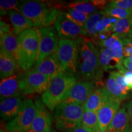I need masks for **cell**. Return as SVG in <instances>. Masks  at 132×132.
Returning a JSON list of instances; mask_svg holds the SVG:
<instances>
[{
    "label": "cell",
    "mask_w": 132,
    "mask_h": 132,
    "mask_svg": "<svg viewBox=\"0 0 132 132\" xmlns=\"http://www.w3.org/2000/svg\"><path fill=\"white\" fill-rule=\"evenodd\" d=\"M20 12L40 27H48L55 23L59 11L51 3L24 1L20 4Z\"/></svg>",
    "instance_id": "3"
},
{
    "label": "cell",
    "mask_w": 132,
    "mask_h": 132,
    "mask_svg": "<svg viewBox=\"0 0 132 132\" xmlns=\"http://www.w3.org/2000/svg\"><path fill=\"white\" fill-rule=\"evenodd\" d=\"M56 53L65 72L76 74L78 57V39H59Z\"/></svg>",
    "instance_id": "8"
},
{
    "label": "cell",
    "mask_w": 132,
    "mask_h": 132,
    "mask_svg": "<svg viewBox=\"0 0 132 132\" xmlns=\"http://www.w3.org/2000/svg\"><path fill=\"white\" fill-rule=\"evenodd\" d=\"M54 28L61 39L75 40L85 36L84 29L69 19L64 12H59L54 23Z\"/></svg>",
    "instance_id": "10"
},
{
    "label": "cell",
    "mask_w": 132,
    "mask_h": 132,
    "mask_svg": "<svg viewBox=\"0 0 132 132\" xmlns=\"http://www.w3.org/2000/svg\"><path fill=\"white\" fill-rule=\"evenodd\" d=\"M111 73L114 77L117 85H118L122 94L127 98H129L128 95H129L130 89L125 82L123 75L119 72H111Z\"/></svg>",
    "instance_id": "31"
},
{
    "label": "cell",
    "mask_w": 132,
    "mask_h": 132,
    "mask_svg": "<svg viewBox=\"0 0 132 132\" xmlns=\"http://www.w3.org/2000/svg\"><path fill=\"white\" fill-rule=\"evenodd\" d=\"M41 39L38 54L34 67H37L46 58L56 53L58 48V35L54 27H45L40 28Z\"/></svg>",
    "instance_id": "9"
},
{
    "label": "cell",
    "mask_w": 132,
    "mask_h": 132,
    "mask_svg": "<svg viewBox=\"0 0 132 132\" xmlns=\"http://www.w3.org/2000/svg\"><path fill=\"white\" fill-rule=\"evenodd\" d=\"M67 9H73L78 12L90 15L97 11L96 7L90 1H76L71 2L67 5Z\"/></svg>",
    "instance_id": "27"
},
{
    "label": "cell",
    "mask_w": 132,
    "mask_h": 132,
    "mask_svg": "<svg viewBox=\"0 0 132 132\" xmlns=\"http://www.w3.org/2000/svg\"><path fill=\"white\" fill-rule=\"evenodd\" d=\"M100 61L103 70L108 71L118 67L122 64L117 57L113 48H101L100 51Z\"/></svg>",
    "instance_id": "23"
},
{
    "label": "cell",
    "mask_w": 132,
    "mask_h": 132,
    "mask_svg": "<svg viewBox=\"0 0 132 132\" xmlns=\"http://www.w3.org/2000/svg\"><path fill=\"white\" fill-rule=\"evenodd\" d=\"M36 114L31 130L36 132H50L52 130V117L45 108L44 103L36 97L35 100Z\"/></svg>",
    "instance_id": "14"
},
{
    "label": "cell",
    "mask_w": 132,
    "mask_h": 132,
    "mask_svg": "<svg viewBox=\"0 0 132 132\" xmlns=\"http://www.w3.org/2000/svg\"><path fill=\"white\" fill-rule=\"evenodd\" d=\"M131 37H132V31H131Z\"/></svg>",
    "instance_id": "46"
},
{
    "label": "cell",
    "mask_w": 132,
    "mask_h": 132,
    "mask_svg": "<svg viewBox=\"0 0 132 132\" xmlns=\"http://www.w3.org/2000/svg\"><path fill=\"white\" fill-rule=\"evenodd\" d=\"M50 132H57V131H55V130H51L50 131Z\"/></svg>",
    "instance_id": "45"
},
{
    "label": "cell",
    "mask_w": 132,
    "mask_h": 132,
    "mask_svg": "<svg viewBox=\"0 0 132 132\" xmlns=\"http://www.w3.org/2000/svg\"><path fill=\"white\" fill-rule=\"evenodd\" d=\"M100 52L89 38L82 36L78 39V57L76 76L81 81L100 82L103 76Z\"/></svg>",
    "instance_id": "1"
},
{
    "label": "cell",
    "mask_w": 132,
    "mask_h": 132,
    "mask_svg": "<svg viewBox=\"0 0 132 132\" xmlns=\"http://www.w3.org/2000/svg\"><path fill=\"white\" fill-rule=\"evenodd\" d=\"M106 16L104 11H96V12L89 16L88 19L86 23L84 31L85 36L89 38L94 44L98 36V32L96 31V26L101 20Z\"/></svg>",
    "instance_id": "22"
},
{
    "label": "cell",
    "mask_w": 132,
    "mask_h": 132,
    "mask_svg": "<svg viewBox=\"0 0 132 132\" xmlns=\"http://www.w3.org/2000/svg\"><path fill=\"white\" fill-rule=\"evenodd\" d=\"M27 132H36V131H34V130H28V131Z\"/></svg>",
    "instance_id": "42"
},
{
    "label": "cell",
    "mask_w": 132,
    "mask_h": 132,
    "mask_svg": "<svg viewBox=\"0 0 132 132\" xmlns=\"http://www.w3.org/2000/svg\"><path fill=\"white\" fill-rule=\"evenodd\" d=\"M21 74L14 75L12 77L3 79L0 84L1 100L10 97H19L21 94L20 80Z\"/></svg>",
    "instance_id": "18"
},
{
    "label": "cell",
    "mask_w": 132,
    "mask_h": 132,
    "mask_svg": "<svg viewBox=\"0 0 132 132\" xmlns=\"http://www.w3.org/2000/svg\"><path fill=\"white\" fill-rule=\"evenodd\" d=\"M129 59H130V61H131V62H132V54H131V56H130V57H129Z\"/></svg>",
    "instance_id": "43"
},
{
    "label": "cell",
    "mask_w": 132,
    "mask_h": 132,
    "mask_svg": "<svg viewBox=\"0 0 132 132\" xmlns=\"http://www.w3.org/2000/svg\"><path fill=\"white\" fill-rule=\"evenodd\" d=\"M112 31L120 39H132V18L118 19L113 25Z\"/></svg>",
    "instance_id": "24"
},
{
    "label": "cell",
    "mask_w": 132,
    "mask_h": 132,
    "mask_svg": "<svg viewBox=\"0 0 132 132\" xmlns=\"http://www.w3.org/2000/svg\"><path fill=\"white\" fill-rule=\"evenodd\" d=\"M84 109L82 105L62 103L54 112L55 125L57 129L70 132L81 125Z\"/></svg>",
    "instance_id": "4"
},
{
    "label": "cell",
    "mask_w": 132,
    "mask_h": 132,
    "mask_svg": "<svg viewBox=\"0 0 132 132\" xmlns=\"http://www.w3.org/2000/svg\"><path fill=\"white\" fill-rule=\"evenodd\" d=\"M106 15L114 17L117 19H123L132 18V11L120 9L118 7H111L107 5L104 9Z\"/></svg>",
    "instance_id": "28"
},
{
    "label": "cell",
    "mask_w": 132,
    "mask_h": 132,
    "mask_svg": "<svg viewBox=\"0 0 132 132\" xmlns=\"http://www.w3.org/2000/svg\"><path fill=\"white\" fill-rule=\"evenodd\" d=\"M1 132H9V131H3V130H1ZM15 132H26V131H15Z\"/></svg>",
    "instance_id": "44"
},
{
    "label": "cell",
    "mask_w": 132,
    "mask_h": 132,
    "mask_svg": "<svg viewBox=\"0 0 132 132\" xmlns=\"http://www.w3.org/2000/svg\"><path fill=\"white\" fill-rule=\"evenodd\" d=\"M20 4L18 1L15 0H1L0 7H1V15L7 14L9 11H16L20 12Z\"/></svg>",
    "instance_id": "30"
},
{
    "label": "cell",
    "mask_w": 132,
    "mask_h": 132,
    "mask_svg": "<svg viewBox=\"0 0 132 132\" xmlns=\"http://www.w3.org/2000/svg\"><path fill=\"white\" fill-rule=\"evenodd\" d=\"M70 132H89V131H88L87 130H85L84 128H82L81 125V126L78 127H77V128H76L75 129L72 130V131H70Z\"/></svg>",
    "instance_id": "39"
},
{
    "label": "cell",
    "mask_w": 132,
    "mask_h": 132,
    "mask_svg": "<svg viewBox=\"0 0 132 132\" xmlns=\"http://www.w3.org/2000/svg\"><path fill=\"white\" fill-rule=\"evenodd\" d=\"M24 100L21 97H10L1 100L0 112L3 120H12L17 115L22 108Z\"/></svg>",
    "instance_id": "17"
},
{
    "label": "cell",
    "mask_w": 132,
    "mask_h": 132,
    "mask_svg": "<svg viewBox=\"0 0 132 132\" xmlns=\"http://www.w3.org/2000/svg\"><path fill=\"white\" fill-rule=\"evenodd\" d=\"M130 119L125 106L119 108L109 125V132H125L131 125L130 124Z\"/></svg>",
    "instance_id": "19"
},
{
    "label": "cell",
    "mask_w": 132,
    "mask_h": 132,
    "mask_svg": "<svg viewBox=\"0 0 132 132\" xmlns=\"http://www.w3.org/2000/svg\"><path fill=\"white\" fill-rule=\"evenodd\" d=\"M52 79L34 69L21 73L20 87L24 95L43 94L47 90Z\"/></svg>",
    "instance_id": "6"
},
{
    "label": "cell",
    "mask_w": 132,
    "mask_h": 132,
    "mask_svg": "<svg viewBox=\"0 0 132 132\" xmlns=\"http://www.w3.org/2000/svg\"><path fill=\"white\" fill-rule=\"evenodd\" d=\"M105 86L108 95L113 100H116L121 103L123 100L127 99L126 97H125L122 94L117 85L114 77L111 73L110 74L108 80H106V83L105 84Z\"/></svg>",
    "instance_id": "26"
},
{
    "label": "cell",
    "mask_w": 132,
    "mask_h": 132,
    "mask_svg": "<svg viewBox=\"0 0 132 132\" xmlns=\"http://www.w3.org/2000/svg\"><path fill=\"white\" fill-rule=\"evenodd\" d=\"M120 105V102L111 100L98 110L97 115L100 130L105 131L108 130L112 120L119 110Z\"/></svg>",
    "instance_id": "16"
},
{
    "label": "cell",
    "mask_w": 132,
    "mask_h": 132,
    "mask_svg": "<svg viewBox=\"0 0 132 132\" xmlns=\"http://www.w3.org/2000/svg\"><path fill=\"white\" fill-rule=\"evenodd\" d=\"M117 68L118 69L119 72L123 75L125 82L130 89H132V72L125 69L122 64H120Z\"/></svg>",
    "instance_id": "33"
},
{
    "label": "cell",
    "mask_w": 132,
    "mask_h": 132,
    "mask_svg": "<svg viewBox=\"0 0 132 132\" xmlns=\"http://www.w3.org/2000/svg\"><path fill=\"white\" fill-rule=\"evenodd\" d=\"M96 83L91 81H79L74 85L68 96L62 103L83 105L88 97L94 91Z\"/></svg>",
    "instance_id": "12"
},
{
    "label": "cell",
    "mask_w": 132,
    "mask_h": 132,
    "mask_svg": "<svg viewBox=\"0 0 132 132\" xmlns=\"http://www.w3.org/2000/svg\"><path fill=\"white\" fill-rule=\"evenodd\" d=\"M32 69L52 78V80L56 76L65 72V69L57 57V53L50 56L39 65L34 67Z\"/></svg>",
    "instance_id": "15"
},
{
    "label": "cell",
    "mask_w": 132,
    "mask_h": 132,
    "mask_svg": "<svg viewBox=\"0 0 132 132\" xmlns=\"http://www.w3.org/2000/svg\"><path fill=\"white\" fill-rule=\"evenodd\" d=\"M118 39H119L118 36L113 33L110 37H108L106 40L102 41L98 45L102 47V48H111L114 43Z\"/></svg>",
    "instance_id": "34"
},
{
    "label": "cell",
    "mask_w": 132,
    "mask_h": 132,
    "mask_svg": "<svg viewBox=\"0 0 132 132\" xmlns=\"http://www.w3.org/2000/svg\"><path fill=\"white\" fill-rule=\"evenodd\" d=\"M95 132H109V131H108V130H105V131H102V130H97V131H95Z\"/></svg>",
    "instance_id": "41"
},
{
    "label": "cell",
    "mask_w": 132,
    "mask_h": 132,
    "mask_svg": "<svg viewBox=\"0 0 132 132\" xmlns=\"http://www.w3.org/2000/svg\"><path fill=\"white\" fill-rule=\"evenodd\" d=\"M125 107H126V109H127V110L128 114V115H129V117L130 119V122H131V126H132V100L128 102V103L125 105Z\"/></svg>",
    "instance_id": "38"
},
{
    "label": "cell",
    "mask_w": 132,
    "mask_h": 132,
    "mask_svg": "<svg viewBox=\"0 0 132 132\" xmlns=\"http://www.w3.org/2000/svg\"><path fill=\"white\" fill-rule=\"evenodd\" d=\"M0 35L1 49L13 57L20 69L24 71V61L17 38L14 35L11 30L0 34Z\"/></svg>",
    "instance_id": "11"
},
{
    "label": "cell",
    "mask_w": 132,
    "mask_h": 132,
    "mask_svg": "<svg viewBox=\"0 0 132 132\" xmlns=\"http://www.w3.org/2000/svg\"><path fill=\"white\" fill-rule=\"evenodd\" d=\"M122 64L125 69L132 72V62L130 61L129 57L123 59Z\"/></svg>",
    "instance_id": "37"
},
{
    "label": "cell",
    "mask_w": 132,
    "mask_h": 132,
    "mask_svg": "<svg viewBox=\"0 0 132 132\" xmlns=\"http://www.w3.org/2000/svg\"><path fill=\"white\" fill-rule=\"evenodd\" d=\"M77 83L73 73L65 72L53 79L47 90L42 94V102L51 111L62 103Z\"/></svg>",
    "instance_id": "2"
},
{
    "label": "cell",
    "mask_w": 132,
    "mask_h": 132,
    "mask_svg": "<svg viewBox=\"0 0 132 132\" xmlns=\"http://www.w3.org/2000/svg\"><path fill=\"white\" fill-rule=\"evenodd\" d=\"M113 100L108 95L105 86L101 82L96 83V87L90 94L85 103L83 104L84 111H92L97 113L99 110L103 107L110 100Z\"/></svg>",
    "instance_id": "13"
},
{
    "label": "cell",
    "mask_w": 132,
    "mask_h": 132,
    "mask_svg": "<svg viewBox=\"0 0 132 132\" xmlns=\"http://www.w3.org/2000/svg\"><path fill=\"white\" fill-rule=\"evenodd\" d=\"M36 114L35 103L31 99H25L17 115L6 123V130L9 132L28 131L31 130Z\"/></svg>",
    "instance_id": "7"
},
{
    "label": "cell",
    "mask_w": 132,
    "mask_h": 132,
    "mask_svg": "<svg viewBox=\"0 0 132 132\" xmlns=\"http://www.w3.org/2000/svg\"><path fill=\"white\" fill-rule=\"evenodd\" d=\"M90 2L96 7V9H105L108 1H105V0H92V1H90Z\"/></svg>",
    "instance_id": "36"
},
{
    "label": "cell",
    "mask_w": 132,
    "mask_h": 132,
    "mask_svg": "<svg viewBox=\"0 0 132 132\" xmlns=\"http://www.w3.org/2000/svg\"><path fill=\"white\" fill-rule=\"evenodd\" d=\"M125 132H132V126L128 128V129L126 131H125Z\"/></svg>",
    "instance_id": "40"
},
{
    "label": "cell",
    "mask_w": 132,
    "mask_h": 132,
    "mask_svg": "<svg viewBox=\"0 0 132 132\" xmlns=\"http://www.w3.org/2000/svg\"><path fill=\"white\" fill-rule=\"evenodd\" d=\"M40 39V30L36 28L28 29L19 35L18 40L23 58L25 72L35 65Z\"/></svg>",
    "instance_id": "5"
},
{
    "label": "cell",
    "mask_w": 132,
    "mask_h": 132,
    "mask_svg": "<svg viewBox=\"0 0 132 132\" xmlns=\"http://www.w3.org/2000/svg\"><path fill=\"white\" fill-rule=\"evenodd\" d=\"M20 69L14 58L3 50H0V77L4 79L15 75Z\"/></svg>",
    "instance_id": "21"
},
{
    "label": "cell",
    "mask_w": 132,
    "mask_h": 132,
    "mask_svg": "<svg viewBox=\"0 0 132 132\" xmlns=\"http://www.w3.org/2000/svg\"><path fill=\"white\" fill-rule=\"evenodd\" d=\"M131 44H132V42H131Z\"/></svg>",
    "instance_id": "47"
},
{
    "label": "cell",
    "mask_w": 132,
    "mask_h": 132,
    "mask_svg": "<svg viewBox=\"0 0 132 132\" xmlns=\"http://www.w3.org/2000/svg\"><path fill=\"white\" fill-rule=\"evenodd\" d=\"M81 125L82 128L89 132H95L100 130L97 113L84 111Z\"/></svg>",
    "instance_id": "25"
},
{
    "label": "cell",
    "mask_w": 132,
    "mask_h": 132,
    "mask_svg": "<svg viewBox=\"0 0 132 132\" xmlns=\"http://www.w3.org/2000/svg\"><path fill=\"white\" fill-rule=\"evenodd\" d=\"M123 57L128 58L132 54V44L131 43L123 45Z\"/></svg>",
    "instance_id": "35"
},
{
    "label": "cell",
    "mask_w": 132,
    "mask_h": 132,
    "mask_svg": "<svg viewBox=\"0 0 132 132\" xmlns=\"http://www.w3.org/2000/svg\"><path fill=\"white\" fill-rule=\"evenodd\" d=\"M10 20L14 26V34L20 35L21 32L28 29L37 27L32 21L26 17L20 12L16 11H11L8 12Z\"/></svg>",
    "instance_id": "20"
},
{
    "label": "cell",
    "mask_w": 132,
    "mask_h": 132,
    "mask_svg": "<svg viewBox=\"0 0 132 132\" xmlns=\"http://www.w3.org/2000/svg\"><path fill=\"white\" fill-rule=\"evenodd\" d=\"M108 6L132 11V0H114L110 1Z\"/></svg>",
    "instance_id": "32"
},
{
    "label": "cell",
    "mask_w": 132,
    "mask_h": 132,
    "mask_svg": "<svg viewBox=\"0 0 132 132\" xmlns=\"http://www.w3.org/2000/svg\"><path fill=\"white\" fill-rule=\"evenodd\" d=\"M67 11L68 12H65V16L77 25L84 29L86 23L89 18V15L73 9H67Z\"/></svg>",
    "instance_id": "29"
}]
</instances>
